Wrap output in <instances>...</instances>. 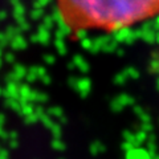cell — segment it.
Listing matches in <instances>:
<instances>
[{
	"instance_id": "cell-1",
	"label": "cell",
	"mask_w": 159,
	"mask_h": 159,
	"mask_svg": "<svg viewBox=\"0 0 159 159\" xmlns=\"http://www.w3.org/2000/svg\"><path fill=\"white\" fill-rule=\"evenodd\" d=\"M60 21L70 33L109 32L159 13V0H54Z\"/></svg>"
}]
</instances>
